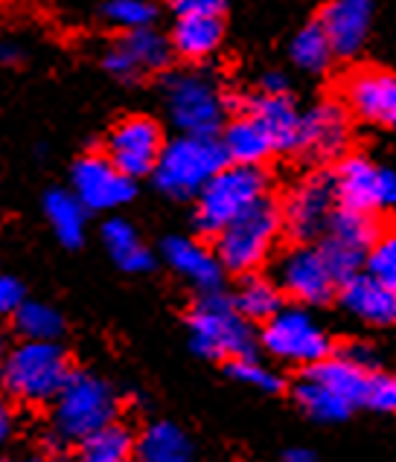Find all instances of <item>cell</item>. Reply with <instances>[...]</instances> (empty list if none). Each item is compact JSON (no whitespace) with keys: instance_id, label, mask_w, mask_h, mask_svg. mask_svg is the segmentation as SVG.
I'll use <instances>...</instances> for the list:
<instances>
[{"instance_id":"6da1fadb","label":"cell","mask_w":396,"mask_h":462,"mask_svg":"<svg viewBox=\"0 0 396 462\" xmlns=\"http://www.w3.org/2000/svg\"><path fill=\"white\" fill-rule=\"evenodd\" d=\"M68 375L71 361L59 340H21V346L12 349L0 366L4 390L24 404L52 402Z\"/></svg>"},{"instance_id":"7a4b0ae2","label":"cell","mask_w":396,"mask_h":462,"mask_svg":"<svg viewBox=\"0 0 396 462\" xmlns=\"http://www.w3.org/2000/svg\"><path fill=\"white\" fill-rule=\"evenodd\" d=\"M269 195V175L250 163H228L204 183L195 195V227L204 236H216L222 227Z\"/></svg>"},{"instance_id":"3957f363","label":"cell","mask_w":396,"mask_h":462,"mask_svg":"<svg viewBox=\"0 0 396 462\" xmlns=\"http://www.w3.org/2000/svg\"><path fill=\"white\" fill-rule=\"evenodd\" d=\"M190 343L210 361H231L254 355L257 337L248 317L233 306V297L207 291L190 314Z\"/></svg>"},{"instance_id":"277c9868","label":"cell","mask_w":396,"mask_h":462,"mask_svg":"<svg viewBox=\"0 0 396 462\" xmlns=\"http://www.w3.org/2000/svg\"><path fill=\"white\" fill-rule=\"evenodd\" d=\"M283 230V207L274 198H259L242 216H236L228 227H222L216 239V254L224 271L250 273L271 256L277 236Z\"/></svg>"},{"instance_id":"5b68a950","label":"cell","mask_w":396,"mask_h":462,"mask_svg":"<svg viewBox=\"0 0 396 462\" xmlns=\"http://www.w3.org/2000/svg\"><path fill=\"white\" fill-rule=\"evenodd\" d=\"M111 419H117V395L90 373H71L52 399V437L61 445H79Z\"/></svg>"},{"instance_id":"8992f818","label":"cell","mask_w":396,"mask_h":462,"mask_svg":"<svg viewBox=\"0 0 396 462\" xmlns=\"http://www.w3.org/2000/svg\"><path fill=\"white\" fill-rule=\"evenodd\" d=\"M228 163V154L216 137L181 134L164 146L152 175L161 192L173 198H195L204 189V183Z\"/></svg>"},{"instance_id":"52a82bcc","label":"cell","mask_w":396,"mask_h":462,"mask_svg":"<svg viewBox=\"0 0 396 462\" xmlns=\"http://www.w3.org/2000/svg\"><path fill=\"white\" fill-rule=\"evenodd\" d=\"M166 114L181 134L216 137L228 114V99L207 73L184 70L166 82Z\"/></svg>"},{"instance_id":"ba28073f","label":"cell","mask_w":396,"mask_h":462,"mask_svg":"<svg viewBox=\"0 0 396 462\" xmlns=\"http://www.w3.org/2000/svg\"><path fill=\"white\" fill-rule=\"evenodd\" d=\"M262 346L274 358L300 366L333 355V343H329L324 326L306 309H280L269 317L266 328H262Z\"/></svg>"},{"instance_id":"9c48e42d","label":"cell","mask_w":396,"mask_h":462,"mask_svg":"<svg viewBox=\"0 0 396 462\" xmlns=\"http://www.w3.org/2000/svg\"><path fill=\"white\" fill-rule=\"evenodd\" d=\"M335 198L338 207L382 213L396 207V171L376 166L364 154H344L335 169Z\"/></svg>"},{"instance_id":"30bf717a","label":"cell","mask_w":396,"mask_h":462,"mask_svg":"<svg viewBox=\"0 0 396 462\" xmlns=\"http://www.w3.org/2000/svg\"><path fill=\"white\" fill-rule=\"evenodd\" d=\"M277 285L303 306H326L338 291V280L329 271L321 247L300 242L277 262Z\"/></svg>"},{"instance_id":"8fae6325","label":"cell","mask_w":396,"mask_h":462,"mask_svg":"<svg viewBox=\"0 0 396 462\" xmlns=\"http://www.w3.org/2000/svg\"><path fill=\"white\" fill-rule=\"evenodd\" d=\"M338 207L335 180L329 175H309L292 189L283 204V227L297 242L321 239Z\"/></svg>"},{"instance_id":"7c38bea8","label":"cell","mask_w":396,"mask_h":462,"mask_svg":"<svg viewBox=\"0 0 396 462\" xmlns=\"http://www.w3.org/2000/svg\"><path fill=\"white\" fill-rule=\"evenodd\" d=\"M161 152H164V131L149 116H128V120L117 123L108 140H105L108 161L120 171H126L128 178L152 175Z\"/></svg>"},{"instance_id":"4fadbf2b","label":"cell","mask_w":396,"mask_h":462,"mask_svg":"<svg viewBox=\"0 0 396 462\" xmlns=\"http://www.w3.org/2000/svg\"><path fill=\"white\" fill-rule=\"evenodd\" d=\"M73 192L88 209L105 213L135 198V178L117 169L108 154H88L73 166Z\"/></svg>"},{"instance_id":"5bb4252c","label":"cell","mask_w":396,"mask_h":462,"mask_svg":"<svg viewBox=\"0 0 396 462\" xmlns=\"http://www.w3.org/2000/svg\"><path fill=\"white\" fill-rule=\"evenodd\" d=\"M353 143V125L344 105L321 102L300 116V143L297 152L318 163L341 161Z\"/></svg>"},{"instance_id":"9a60e30c","label":"cell","mask_w":396,"mask_h":462,"mask_svg":"<svg viewBox=\"0 0 396 462\" xmlns=\"http://www.w3.org/2000/svg\"><path fill=\"white\" fill-rule=\"evenodd\" d=\"M173 42L155 32L152 26L131 30L126 38H120L114 47L105 52V70L117 79H137L143 73L166 70L173 61Z\"/></svg>"},{"instance_id":"2e32d148","label":"cell","mask_w":396,"mask_h":462,"mask_svg":"<svg viewBox=\"0 0 396 462\" xmlns=\"http://www.w3.org/2000/svg\"><path fill=\"white\" fill-rule=\"evenodd\" d=\"M344 105L364 123H396V73L382 68H362L344 79Z\"/></svg>"},{"instance_id":"e0dca14e","label":"cell","mask_w":396,"mask_h":462,"mask_svg":"<svg viewBox=\"0 0 396 462\" xmlns=\"http://www.w3.org/2000/svg\"><path fill=\"white\" fill-rule=\"evenodd\" d=\"M338 300L344 311L371 326H396V288L382 276L362 271L338 285Z\"/></svg>"},{"instance_id":"ac0fdd59","label":"cell","mask_w":396,"mask_h":462,"mask_svg":"<svg viewBox=\"0 0 396 462\" xmlns=\"http://www.w3.org/2000/svg\"><path fill=\"white\" fill-rule=\"evenodd\" d=\"M373 21V0H326L321 12V26L333 44L335 56H355L371 32Z\"/></svg>"},{"instance_id":"d6986e66","label":"cell","mask_w":396,"mask_h":462,"mask_svg":"<svg viewBox=\"0 0 396 462\" xmlns=\"http://www.w3.org/2000/svg\"><path fill=\"white\" fill-rule=\"evenodd\" d=\"M164 262L173 268L178 276L193 282L202 291H216L222 282V259L216 250L204 247L195 239H184V236H173L164 242Z\"/></svg>"},{"instance_id":"ffe728a7","label":"cell","mask_w":396,"mask_h":462,"mask_svg":"<svg viewBox=\"0 0 396 462\" xmlns=\"http://www.w3.org/2000/svg\"><path fill=\"white\" fill-rule=\"evenodd\" d=\"M222 149L228 154L231 163H250V166H259L262 161H269V157L277 152L266 125H262L250 111L233 116V120L224 125Z\"/></svg>"},{"instance_id":"44dd1931","label":"cell","mask_w":396,"mask_h":462,"mask_svg":"<svg viewBox=\"0 0 396 462\" xmlns=\"http://www.w3.org/2000/svg\"><path fill=\"white\" fill-rule=\"evenodd\" d=\"M245 111H250L266 125L277 152H297L303 114L295 108V102L286 94H262L259 99H250L245 105Z\"/></svg>"},{"instance_id":"7402d4cb","label":"cell","mask_w":396,"mask_h":462,"mask_svg":"<svg viewBox=\"0 0 396 462\" xmlns=\"http://www.w3.org/2000/svg\"><path fill=\"white\" fill-rule=\"evenodd\" d=\"M303 375L321 381L324 387L341 395L344 402L359 407L364 404V390H367V378H371V369H362L359 364L344 358V355H326V358L309 364Z\"/></svg>"},{"instance_id":"603a6c76","label":"cell","mask_w":396,"mask_h":462,"mask_svg":"<svg viewBox=\"0 0 396 462\" xmlns=\"http://www.w3.org/2000/svg\"><path fill=\"white\" fill-rule=\"evenodd\" d=\"M102 245L108 256L117 262V268L126 273H146L155 268L152 250L140 242L137 230L126 218H111L102 224Z\"/></svg>"},{"instance_id":"cb8c5ba5","label":"cell","mask_w":396,"mask_h":462,"mask_svg":"<svg viewBox=\"0 0 396 462\" xmlns=\"http://www.w3.org/2000/svg\"><path fill=\"white\" fill-rule=\"evenodd\" d=\"M222 21L216 15H187L178 18L173 30V50L187 61L210 59L222 44Z\"/></svg>"},{"instance_id":"d4e9b609","label":"cell","mask_w":396,"mask_h":462,"mask_svg":"<svg viewBox=\"0 0 396 462\" xmlns=\"http://www.w3.org/2000/svg\"><path fill=\"white\" fill-rule=\"evenodd\" d=\"M44 213L52 233L59 236L61 245L79 247L85 239V218H88V207L79 201L76 192L68 189H52L44 198Z\"/></svg>"},{"instance_id":"484cf974","label":"cell","mask_w":396,"mask_h":462,"mask_svg":"<svg viewBox=\"0 0 396 462\" xmlns=\"http://www.w3.org/2000/svg\"><path fill=\"white\" fill-rule=\"evenodd\" d=\"M135 454L143 462H187L193 459V442L181 428L169 421H155L140 433Z\"/></svg>"},{"instance_id":"4316f807","label":"cell","mask_w":396,"mask_h":462,"mask_svg":"<svg viewBox=\"0 0 396 462\" xmlns=\"http://www.w3.org/2000/svg\"><path fill=\"white\" fill-rule=\"evenodd\" d=\"M135 445L137 439L131 437V430L111 419L79 442V457L85 462H126L135 454Z\"/></svg>"},{"instance_id":"83f0119b","label":"cell","mask_w":396,"mask_h":462,"mask_svg":"<svg viewBox=\"0 0 396 462\" xmlns=\"http://www.w3.org/2000/svg\"><path fill=\"white\" fill-rule=\"evenodd\" d=\"M233 306L240 309L248 320L266 323L269 317H274L277 311L283 309V291H280V285H277V282L266 280V276H257L254 271H250L242 280V285L236 288Z\"/></svg>"},{"instance_id":"f1b7e54d","label":"cell","mask_w":396,"mask_h":462,"mask_svg":"<svg viewBox=\"0 0 396 462\" xmlns=\"http://www.w3.org/2000/svg\"><path fill=\"white\" fill-rule=\"evenodd\" d=\"M295 399L300 404V411L315 421L333 425V421H344L353 413V404L344 402L341 395H335L329 387H324L321 381H315L309 375H303L295 387Z\"/></svg>"},{"instance_id":"f546056e","label":"cell","mask_w":396,"mask_h":462,"mask_svg":"<svg viewBox=\"0 0 396 462\" xmlns=\"http://www.w3.org/2000/svg\"><path fill=\"white\" fill-rule=\"evenodd\" d=\"M379 221L376 213H362V209H347V207H335L333 218H329V227L324 236H333V239L344 242L362 254H371L373 242L379 239Z\"/></svg>"},{"instance_id":"4dcf8cb0","label":"cell","mask_w":396,"mask_h":462,"mask_svg":"<svg viewBox=\"0 0 396 462\" xmlns=\"http://www.w3.org/2000/svg\"><path fill=\"white\" fill-rule=\"evenodd\" d=\"M288 56H292L295 68H300L303 73H324V70H329V64H333V59H335V50H333V44H329V38L324 32L321 21L303 26V30L295 35Z\"/></svg>"},{"instance_id":"1f68e13d","label":"cell","mask_w":396,"mask_h":462,"mask_svg":"<svg viewBox=\"0 0 396 462\" xmlns=\"http://www.w3.org/2000/svg\"><path fill=\"white\" fill-rule=\"evenodd\" d=\"M15 332L21 340H59L64 332V317L47 302H21L15 309Z\"/></svg>"},{"instance_id":"d6a6232c","label":"cell","mask_w":396,"mask_h":462,"mask_svg":"<svg viewBox=\"0 0 396 462\" xmlns=\"http://www.w3.org/2000/svg\"><path fill=\"white\" fill-rule=\"evenodd\" d=\"M321 254L326 259L329 271H333V276L341 282H347L350 276L362 273V268L367 265V254H362V250H355L344 242L333 239V236H321Z\"/></svg>"},{"instance_id":"836d02e7","label":"cell","mask_w":396,"mask_h":462,"mask_svg":"<svg viewBox=\"0 0 396 462\" xmlns=\"http://www.w3.org/2000/svg\"><path fill=\"white\" fill-rule=\"evenodd\" d=\"M105 18H108V23L131 32V30H143V26H152L157 18V9L152 0H108L105 4Z\"/></svg>"},{"instance_id":"e575fe53","label":"cell","mask_w":396,"mask_h":462,"mask_svg":"<svg viewBox=\"0 0 396 462\" xmlns=\"http://www.w3.org/2000/svg\"><path fill=\"white\" fill-rule=\"evenodd\" d=\"M228 375L233 381H242V384L262 390V393H280L283 390V378L271 373L266 364H259L254 355H245V358H231L228 361Z\"/></svg>"},{"instance_id":"d590c367","label":"cell","mask_w":396,"mask_h":462,"mask_svg":"<svg viewBox=\"0 0 396 462\" xmlns=\"http://www.w3.org/2000/svg\"><path fill=\"white\" fill-rule=\"evenodd\" d=\"M364 268L396 288V227L388 233H379V239L373 242L371 254H367Z\"/></svg>"},{"instance_id":"8d00e7d4","label":"cell","mask_w":396,"mask_h":462,"mask_svg":"<svg viewBox=\"0 0 396 462\" xmlns=\"http://www.w3.org/2000/svg\"><path fill=\"white\" fill-rule=\"evenodd\" d=\"M376 413H391L396 416V375L388 373H371L367 378V390H364V404Z\"/></svg>"},{"instance_id":"74e56055","label":"cell","mask_w":396,"mask_h":462,"mask_svg":"<svg viewBox=\"0 0 396 462\" xmlns=\"http://www.w3.org/2000/svg\"><path fill=\"white\" fill-rule=\"evenodd\" d=\"M169 6L178 18H187V15H222L228 0H169Z\"/></svg>"},{"instance_id":"f35d334b","label":"cell","mask_w":396,"mask_h":462,"mask_svg":"<svg viewBox=\"0 0 396 462\" xmlns=\"http://www.w3.org/2000/svg\"><path fill=\"white\" fill-rule=\"evenodd\" d=\"M24 302V285L12 276L0 273V317L4 314H15V309Z\"/></svg>"},{"instance_id":"ab89813d","label":"cell","mask_w":396,"mask_h":462,"mask_svg":"<svg viewBox=\"0 0 396 462\" xmlns=\"http://www.w3.org/2000/svg\"><path fill=\"white\" fill-rule=\"evenodd\" d=\"M341 355L344 358H350L353 364H359L362 369H376V352L371 349V346H362V343H353V346H347V349H341Z\"/></svg>"},{"instance_id":"60d3db41","label":"cell","mask_w":396,"mask_h":462,"mask_svg":"<svg viewBox=\"0 0 396 462\" xmlns=\"http://www.w3.org/2000/svg\"><path fill=\"white\" fill-rule=\"evenodd\" d=\"M12 430H15V416H12L9 404L0 399V448L12 439Z\"/></svg>"},{"instance_id":"b9f144b4","label":"cell","mask_w":396,"mask_h":462,"mask_svg":"<svg viewBox=\"0 0 396 462\" xmlns=\"http://www.w3.org/2000/svg\"><path fill=\"white\" fill-rule=\"evenodd\" d=\"M262 94H286V76H280V73L262 76Z\"/></svg>"},{"instance_id":"7bdbcfd3","label":"cell","mask_w":396,"mask_h":462,"mask_svg":"<svg viewBox=\"0 0 396 462\" xmlns=\"http://www.w3.org/2000/svg\"><path fill=\"white\" fill-rule=\"evenodd\" d=\"M21 59V50L15 44H0V64H15Z\"/></svg>"},{"instance_id":"ee69618b","label":"cell","mask_w":396,"mask_h":462,"mask_svg":"<svg viewBox=\"0 0 396 462\" xmlns=\"http://www.w3.org/2000/svg\"><path fill=\"white\" fill-rule=\"evenodd\" d=\"M283 459H286V462H312L315 454H312V451H286Z\"/></svg>"},{"instance_id":"f6af8a7d","label":"cell","mask_w":396,"mask_h":462,"mask_svg":"<svg viewBox=\"0 0 396 462\" xmlns=\"http://www.w3.org/2000/svg\"><path fill=\"white\" fill-rule=\"evenodd\" d=\"M4 358H6L4 355V335H0V366H4Z\"/></svg>"},{"instance_id":"bcb514c9","label":"cell","mask_w":396,"mask_h":462,"mask_svg":"<svg viewBox=\"0 0 396 462\" xmlns=\"http://www.w3.org/2000/svg\"><path fill=\"white\" fill-rule=\"evenodd\" d=\"M393 125H396V123H393Z\"/></svg>"}]
</instances>
